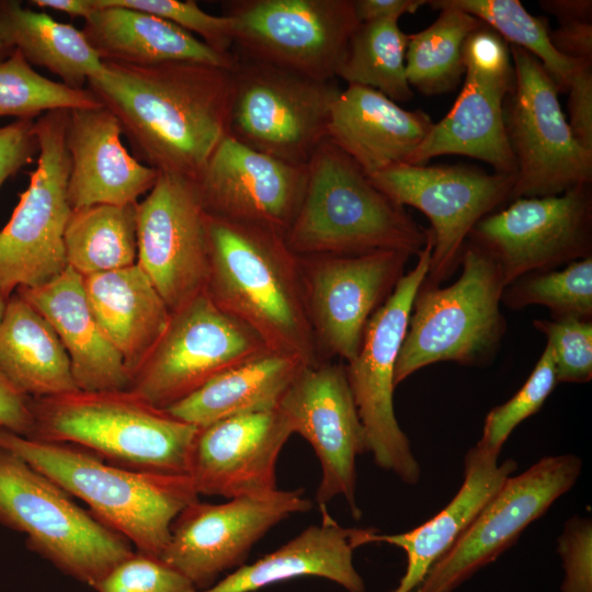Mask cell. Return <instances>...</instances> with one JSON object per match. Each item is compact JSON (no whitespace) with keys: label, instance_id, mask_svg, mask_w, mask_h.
<instances>
[{"label":"cell","instance_id":"6da1fadb","mask_svg":"<svg viewBox=\"0 0 592 592\" xmlns=\"http://www.w3.org/2000/svg\"><path fill=\"white\" fill-rule=\"evenodd\" d=\"M231 69L103 60L102 71L86 88L116 116L137 160L195 182L228 135Z\"/></svg>","mask_w":592,"mask_h":592},{"label":"cell","instance_id":"7a4b0ae2","mask_svg":"<svg viewBox=\"0 0 592 592\" xmlns=\"http://www.w3.org/2000/svg\"><path fill=\"white\" fill-rule=\"evenodd\" d=\"M205 293L272 352L322 360L307 316L298 258L273 230L207 214Z\"/></svg>","mask_w":592,"mask_h":592},{"label":"cell","instance_id":"3957f363","mask_svg":"<svg viewBox=\"0 0 592 592\" xmlns=\"http://www.w3.org/2000/svg\"><path fill=\"white\" fill-rule=\"evenodd\" d=\"M0 447L22 457L136 550L160 558L175 516L200 499L187 475L138 471L69 443L47 442L0 426Z\"/></svg>","mask_w":592,"mask_h":592},{"label":"cell","instance_id":"277c9868","mask_svg":"<svg viewBox=\"0 0 592 592\" xmlns=\"http://www.w3.org/2000/svg\"><path fill=\"white\" fill-rule=\"evenodd\" d=\"M284 239L296 255L377 250L417 255L428 241V228L326 138L307 163L304 196Z\"/></svg>","mask_w":592,"mask_h":592},{"label":"cell","instance_id":"5b68a950","mask_svg":"<svg viewBox=\"0 0 592 592\" xmlns=\"http://www.w3.org/2000/svg\"><path fill=\"white\" fill-rule=\"evenodd\" d=\"M31 408L30 439L73 444L133 470L189 474L198 428L129 389L31 398Z\"/></svg>","mask_w":592,"mask_h":592},{"label":"cell","instance_id":"8992f818","mask_svg":"<svg viewBox=\"0 0 592 592\" xmlns=\"http://www.w3.org/2000/svg\"><path fill=\"white\" fill-rule=\"evenodd\" d=\"M459 269V277L448 286H420L396 362V387L428 365L482 367L499 352L506 331L500 308L503 275L494 260L468 240Z\"/></svg>","mask_w":592,"mask_h":592},{"label":"cell","instance_id":"52a82bcc","mask_svg":"<svg viewBox=\"0 0 592 592\" xmlns=\"http://www.w3.org/2000/svg\"><path fill=\"white\" fill-rule=\"evenodd\" d=\"M71 498L22 457L0 447V525L22 533L32 551L94 588L134 550L124 536Z\"/></svg>","mask_w":592,"mask_h":592},{"label":"cell","instance_id":"ba28073f","mask_svg":"<svg viewBox=\"0 0 592 592\" xmlns=\"http://www.w3.org/2000/svg\"><path fill=\"white\" fill-rule=\"evenodd\" d=\"M231 71L228 135L262 153L306 166L328 137L331 109L341 92L334 80L239 56Z\"/></svg>","mask_w":592,"mask_h":592},{"label":"cell","instance_id":"9c48e42d","mask_svg":"<svg viewBox=\"0 0 592 592\" xmlns=\"http://www.w3.org/2000/svg\"><path fill=\"white\" fill-rule=\"evenodd\" d=\"M70 110H53L35 119L36 168L0 230V293L9 299L18 288L43 285L67 266L65 230L70 157L66 128Z\"/></svg>","mask_w":592,"mask_h":592},{"label":"cell","instance_id":"30bf717a","mask_svg":"<svg viewBox=\"0 0 592 592\" xmlns=\"http://www.w3.org/2000/svg\"><path fill=\"white\" fill-rule=\"evenodd\" d=\"M514 71L504 104V126L516 162L511 201L561 194L592 182V151L573 136L560 93L542 62L509 45Z\"/></svg>","mask_w":592,"mask_h":592},{"label":"cell","instance_id":"8fae6325","mask_svg":"<svg viewBox=\"0 0 592 592\" xmlns=\"http://www.w3.org/2000/svg\"><path fill=\"white\" fill-rule=\"evenodd\" d=\"M433 238L417 254V262L397 283L389 298L369 319L360 350L345 366L348 382L364 428L367 452L375 464L402 482L415 485L421 467L394 408L395 367L414 297L428 274Z\"/></svg>","mask_w":592,"mask_h":592},{"label":"cell","instance_id":"7c38bea8","mask_svg":"<svg viewBox=\"0 0 592 592\" xmlns=\"http://www.w3.org/2000/svg\"><path fill=\"white\" fill-rule=\"evenodd\" d=\"M269 352L254 331L203 293L171 314L128 389L166 410L224 372Z\"/></svg>","mask_w":592,"mask_h":592},{"label":"cell","instance_id":"4fadbf2b","mask_svg":"<svg viewBox=\"0 0 592 592\" xmlns=\"http://www.w3.org/2000/svg\"><path fill=\"white\" fill-rule=\"evenodd\" d=\"M223 15L239 57L334 80L358 24L352 0H230Z\"/></svg>","mask_w":592,"mask_h":592},{"label":"cell","instance_id":"5bb4252c","mask_svg":"<svg viewBox=\"0 0 592 592\" xmlns=\"http://www.w3.org/2000/svg\"><path fill=\"white\" fill-rule=\"evenodd\" d=\"M395 204L412 206L429 219L431 260L421 286H441L459 269L474 227L511 202L514 175L464 164H397L368 177Z\"/></svg>","mask_w":592,"mask_h":592},{"label":"cell","instance_id":"9a60e30c","mask_svg":"<svg viewBox=\"0 0 592 592\" xmlns=\"http://www.w3.org/2000/svg\"><path fill=\"white\" fill-rule=\"evenodd\" d=\"M465 80L448 113L434 123L409 164L423 166L444 155H460L490 164L494 172L515 175L503 104L514 80L508 43L482 24L463 45Z\"/></svg>","mask_w":592,"mask_h":592},{"label":"cell","instance_id":"2e32d148","mask_svg":"<svg viewBox=\"0 0 592 592\" xmlns=\"http://www.w3.org/2000/svg\"><path fill=\"white\" fill-rule=\"evenodd\" d=\"M468 241L494 260L505 285L591 257V184L558 195L513 200L483 217Z\"/></svg>","mask_w":592,"mask_h":592},{"label":"cell","instance_id":"e0dca14e","mask_svg":"<svg viewBox=\"0 0 592 592\" xmlns=\"http://www.w3.org/2000/svg\"><path fill=\"white\" fill-rule=\"evenodd\" d=\"M581 469L577 455H548L508 477L412 592H453L514 545L531 523L574 486Z\"/></svg>","mask_w":592,"mask_h":592},{"label":"cell","instance_id":"ac0fdd59","mask_svg":"<svg viewBox=\"0 0 592 592\" xmlns=\"http://www.w3.org/2000/svg\"><path fill=\"white\" fill-rule=\"evenodd\" d=\"M410 257L398 250L297 255L320 354L345 363L355 357L369 319L394 292Z\"/></svg>","mask_w":592,"mask_h":592},{"label":"cell","instance_id":"d6986e66","mask_svg":"<svg viewBox=\"0 0 592 592\" xmlns=\"http://www.w3.org/2000/svg\"><path fill=\"white\" fill-rule=\"evenodd\" d=\"M311 508L303 489L280 490L213 504L200 499L173 520L160 559L197 591L210 588L227 570L239 568L273 526Z\"/></svg>","mask_w":592,"mask_h":592},{"label":"cell","instance_id":"ffe728a7","mask_svg":"<svg viewBox=\"0 0 592 592\" xmlns=\"http://www.w3.org/2000/svg\"><path fill=\"white\" fill-rule=\"evenodd\" d=\"M135 210L136 263L172 314L206 291L207 213L194 181L163 172Z\"/></svg>","mask_w":592,"mask_h":592},{"label":"cell","instance_id":"44dd1931","mask_svg":"<svg viewBox=\"0 0 592 592\" xmlns=\"http://www.w3.org/2000/svg\"><path fill=\"white\" fill-rule=\"evenodd\" d=\"M277 409L319 459L321 479L316 501L320 508L342 496L353 519H361L355 497L356 458L367 452V445L345 366L328 361L305 366Z\"/></svg>","mask_w":592,"mask_h":592},{"label":"cell","instance_id":"7402d4cb","mask_svg":"<svg viewBox=\"0 0 592 592\" xmlns=\"http://www.w3.org/2000/svg\"><path fill=\"white\" fill-rule=\"evenodd\" d=\"M307 164L257 151L227 135L195 181L207 214L285 236L300 206Z\"/></svg>","mask_w":592,"mask_h":592},{"label":"cell","instance_id":"603a6c76","mask_svg":"<svg viewBox=\"0 0 592 592\" xmlns=\"http://www.w3.org/2000/svg\"><path fill=\"white\" fill-rule=\"evenodd\" d=\"M293 434L278 409L230 417L198 429L189 477L198 496L229 499L267 494L276 462Z\"/></svg>","mask_w":592,"mask_h":592},{"label":"cell","instance_id":"cb8c5ba5","mask_svg":"<svg viewBox=\"0 0 592 592\" xmlns=\"http://www.w3.org/2000/svg\"><path fill=\"white\" fill-rule=\"evenodd\" d=\"M122 135L118 119L103 104L69 111L66 145L71 209L134 205L152 189L159 172L128 153Z\"/></svg>","mask_w":592,"mask_h":592},{"label":"cell","instance_id":"d4e9b609","mask_svg":"<svg viewBox=\"0 0 592 592\" xmlns=\"http://www.w3.org/2000/svg\"><path fill=\"white\" fill-rule=\"evenodd\" d=\"M433 125L420 109L408 111L377 90L348 84L332 105L327 138L369 177L409 164Z\"/></svg>","mask_w":592,"mask_h":592},{"label":"cell","instance_id":"484cf974","mask_svg":"<svg viewBox=\"0 0 592 592\" xmlns=\"http://www.w3.org/2000/svg\"><path fill=\"white\" fill-rule=\"evenodd\" d=\"M15 293L53 327L69 356L79 390L128 389L129 372L122 355L101 330L80 274L67 266L49 282L32 288H18Z\"/></svg>","mask_w":592,"mask_h":592},{"label":"cell","instance_id":"4316f807","mask_svg":"<svg viewBox=\"0 0 592 592\" xmlns=\"http://www.w3.org/2000/svg\"><path fill=\"white\" fill-rule=\"evenodd\" d=\"M516 469L515 460L505 459L499 463V457L489 455L475 445L464 458L463 483L443 510L405 533L380 534L375 528H361L360 546L387 543L401 548L407 555V568L392 592H412Z\"/></svg>","mask_w":592,"mask_h":592},{"label":"cell","instance_id":"83f0119b","mask_svg":"<svg viewBox=\"0 0 592 592\" xmlns=\"http://www.w3.org/2000/svg\"><path fill=\"white\" fill-rule=\"evenodd\" d=\"M92 4L82 32L102 60L138 66L191 61L227 69L237 61L235 53H218L157 15L106 0Z\"/></svg>","mask_w":592,"mask_h":592},{"label":"cell","instance_id":"f1b7e54d","mask_svg":"<svg viewBox=\"0 0 592 592\" xmlns=\"http://www.w3.org/2000/svg\"><path fill=\"white\" fill-rule=\"evenodd\" d=\"M325 508L320 524L308 526L276 550L240 566L210 588L194 592H254L305 576L326 578L349 592H364V581L353 565L357 528L339 525Z\"/></svg>","mask_w":592,"mask_h":592},{"label":"cell","instance_id":"f546056e","mask_svg":"<svg viewBox=\"0 0 592 592\" xmlns=\"http://www.w3.org/2000/svg\"><path fill=\"white\" fill-rule=\"evenodd\" d=\"M83 286L101 330L132 377L162 337L171 311L137 263L86 276Z\"/></svg>","mask_w":592,"mask_h":592},{"label":"cell","instance_id":"4dcf8cb0","mask_svg":"<svg viewBox=\"0 0 592 592\" xmlns=\"http://www.w3.org/2000/svg\"><path fill=\"white\" fill-rule=\"evenodd\" d=\"M305 366L297 356L269 352L224 372L166 410L198 429L235 415L275 410Z\"/></svg>","mask_w":592,"mask_h":592},{"label":"cell","instance_id":"1f68e13d","mask_svg":"<svg viewBox=\"0 0 592 592\" xmlns=\"http://www.w3.org/2000/svg\"><path fill=\"white\" fill-rule=\"evenodd\" d=\"M0 372L31 398L79 390L53 327L16 293L8 299L0 320Z\"/></svg>","mask_w":592,"mask_h":592},{"label":"cell","instance_id":"d6a6232c","mask_svg":"<svg viewBox=\"0 0 592 592\" xmlns=\"http://www.w3.org/2000/svg\"><path fill=\"white\" fill-rule=\"evenodd\" d=\"M0 37L32 66L47 69L65 86L83 90L103 60L82 31L16 0H0Z\"/></svg>","mask_w":592,"mask_h":592},{"label":"cell","instance_id":"836d02e7","mask_svg":"<svg viewBox=\"0 0 592 592\" xmlns=\"http://www.w3.org/2000/svg\"><path fill=\"white\" fill-rule=\"evenodd\" d=\"M135 205L72 209L64 237L68 266L86 277L136 264Z\"/></svg>","mask_w":592,"mask_h":592},{"label":"cell","instance_id":"e575fe53","mask_svg":"<svg viewBox=\"0 0 592 592\" xmlns=\"http://www.w3.org/2000/svg\"><path fill=\"white\" fill-rule=\"evenodd\" d=\"M428 4L440 14L426 29L408 34L405 66L410 87L435 95L453 91L460 82L465 73L463 45L483 22L442 0Z\"/></svg>","mask_w":592,"mask_h":592},{"label":"cell","instance_id":"d590c367","mask_svg":"<svg viewBox=\"0 0 592 592\" xmlns=\"http://www.w3.org/2000/svg\"><path fill=\"white\" fill-rule=\"evenodd\" d=\"M405 34L397 19H383L358 23L348 42L344 56L337 70L348 84L379 91L396 103L413 96L406 77Z\"/></svg>","mask_w":592,"mask_h":592},{"label":"cell","instance_id":"8d00e7d4","mask_svg":"<svg viewBox=\"0 0 592 592\" xmlns=\"http://www.w3.org/2000/svg\"><path fill=\"white\" fill-rule=\"evenodd\" d=\"M442 1L476 16L506 43L535 56L548 71L559 92H567L574 72L587 62L560 55L550 42L547 18L532 15L519 0Z\"/></svg>","mask_w":592,"mask_h":592},{"label":"cell","instance_id":"74e56055","mask_svg":"<svg viewBox=\"0 0 592 592\" xmlns=\"http://www.w3.org/2000/svg\"><path fill=\"white\" fill-rule=\"evenodd\" d=\"M501 301L513 310L544 306L554 320H592V255L516 278L505 286Z\"/></svg>","mask_w":592,"mask_h":592},{"label":"cell","instance_id":"f35d334b","mask_svg":"<svg viewBox=\"0 0 592 592\" xmlns=\"http://www.w3.org/2000/svg\"><path fill=\"white\" fill-rule=\"evenodd\" d=\"M100 105L88 89H71L39 75L18 50L0 62V117L35 119L53 110Z\"/></svg>","mask_w":592,"mask_h":592},{"label":"cell","instance_id":"ab89813d","mask_svg":"<svg viewBox=\"0 0 592 592\" xmlns=\"http://www.w3.org/2000/svg\"><path fill=\"white\" fill-rule=\"evenodd\" d=\"M557 385L554 356L546 344L531 375L508 401L492 408L486 415L482 433L476 446L499 457L513 430L535 414Z\"/></svg>","mask_w":592,"mask_h":592},{"label":"cell","instance_id":"60d3db41","mask_svg":"<svg viewBox=\"0 0 592 592\" xmlns=\"http://www.w3.org/2000/svg\"><path fill=\"white\" fill-rule=\"evenodd\" d=\"M533 327L546 337L558 383H588L592 378V320L534 319Z\"/></svg>","mask_w":592,"mask_h":592},{"label":"cell","instance_id":"b9f144b4","mask_svg":"<svg viewBox=\"0 0 592 592\" xmlns=\"http://www.w3.org/2000/svg\"><path fill=\"white\" fill-rule=\"evenodd\" d=\"M111 4L137 9L162 18L186 32L196 33L201 41L221 54H232L234 37L230 20L202 10L195 1L179 0H106ZM194 35V34H193Z\"/></svg>","mask_w":592,"mask_h":592},{"label":"cell","instance_id":"7bdbcfd3","mask_svg":"<svg viewBox=\"0 0 592 592\" xmlns=\"http://www.w3.org/2000/svg\"><path fill=\"white\" fill-rule=\"evenodd\" d=\"M98 592H194V585L160 558L134 551L93 588Z\"/></svg>","mask_w":592,"mask_h":592},{"label":"cell","instance_id":"ee69618b","mask_svg":"<svg viewBox=\"0 0 592 592\" xmlns=\"http://www.w3.org/2000/svg\"><path fill=\"white\" fill-rule=\"evenodd\" d=\"M557 551L565 570L561 592H592L591 519H569L558 537Z\"/></svg>","mask_w":592,"mask_h":592},{"label":"cell","instance_id":"f6af8a7d","mask_svg":"<svg viewBox=\"0 0 592 592\" xmlns=\"http://www.w3.org/2000/svg\"><path fill=\"white\" fill-rule=\"evenodd\" d=\"M38 152L35 119L21 118L0 127V189Z\"/></svg>","mask_w":592,"mask_h":592},{"label":"cell","instance_id":"bcb514c9","mask_svg":"<svg viewBox=\"0 0 592 592\" xmlns=\"http://www.w3.org/2000/svg\"><path fill=\"white\" fill-rule=\"evenodd\" d=\"M567 92L568 124L574 138L592 151V62H583L577 69Z\"/></svg>","mask_w":592,"mask_h":592},{"label":"cell","instance_id":"7dc6e473","mask_svg":"<svg viewBox=\"0 0 592 592\" xmlns=\"http://www.w3.org/2000/svg\"><path fill=\"white\" fill-rule=\"evenodd\" d=\"M33 425L31 397L21 392L0 372V426L29 437Z\"/></svg>","mask_w":592,"mask_h":592},{"label":"cell","instance_id":"c3c4849f","mask_svg":"<svg viewBox=\"0 0 592 592\" xmlns=\"http://www.w3.org/2000/svg\"><path fill=\"white\" fill-rule=\"evenodd\" d=\"M554 48L562 56L581 61H592V22L562 23L549 32Z\"/></svg>","mask_w":592,"mask_h":592},{"label":"cell","instance_id":"681fc988","mask_svg":"<svg viewBox=\"0 0 592 592\" xmlns=\"http://www.w3.org/2000/svg\"><path fill=\"white\" fill-rule=\"evenodd\" d=\"M353 9L358 23L397 19L403 14H411L422 5L428 4L426 0H352Z\"/></svg>","mask_w":592,"mask_h":592},{"label":"cell","instance_id":"f907efd6","mask_svg":"<svg viewBox=\"0 0 592 592\" xmlns=\"http://www.w3.org/2000/svg\"><path fill=\"white\" fill-rule=\"evenodd\" d=\"M540 8L557 18L560 24L574 21H591V0H542Z\"/></svg>","mask_w":592,"mask_h":592},{"label":"cell","instance_id":"816d5d0a","mask_svg":"<svg viewBox=\"0 0 592 592\" xmlns=\"http://www.w3.org/2000/svg\"><path fill=\"white\" fill-rule=\"evenodd\" d=\"M29 3L86 19L93 9L92 0H32Z\"/></svg>","mask_w":592,"mask_h":592},{"label":"cell","instance_id":"f5cc1de1","mask_svg":"<svg viewBox=\"0 0 592 592\" xmlns=\"http://www.w3.org/2000/svg\"><path fill=\"white\" fill-rule=\"evenodd\" d=\"M13 50L10 49L0 37V62L5 60Z\"/></svg>","mask_w":592,"mask_h":592},{"label":"cell","instance_id":"db71d44e","mask_svg":"<svg viewBox=\"0 0 592 592\" xmlns=\"http://www.w3.org/2000/svg\"><path fill=\"white\" fill-rule=\"evenodd\" d=\"M8 299L0 293V320L4 314Z\"/></svg>","mask_w":592,"mask_h":592}]
</instances>
